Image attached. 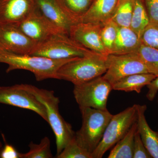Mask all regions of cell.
Returning <instances> with one entry per match:
<instances>
[{
  "label": "cell",
  "instance_id": "28",
  "mask_svg": "<svg viewBox=\"0 0 158 158\" xmlns=\"http://www.w3.org/2000/svg\"><path fill=\"white\" fill-rule=\"evenodd\" d=\"M151 156L144 146L138 130L134 138L133 158H151Z\"/></svg>",
  "mask_w": 158,
  "mask_h": 158
},
{
  "label": "cell",
  "instance_id": "5",
  "mask_svg": "<svg viewBox=\"0 0 158 158\" xmlns=\"http://www.w3.org/2000/svg\"><path fill=\"white\" fill-rule=\"evenodd\" d=\"M63 33L54 34L48 39L37 43L31 55L53 59H73L94 53Z\"/></svg>",
  "mask_w": 158,
  "mask_h": 158
},
{
  "label": "cell",
  "instance_id": "15",
  "mask_svg": "<svg viewBox=\"0 0 158 158\" xmlns=\"http://www.w3.org/2000/svg\"><path fill=\"white\" fill-rule=\"evenodd\" d=\"M118 2V0H93L90 8L81 18L79 22L104 24L111 19Z\"/></svg>",
  "mask_w": 158,
  "mask_h": 158
},
{
  "label": "cell",
  "instance_id": "20",
  "mask_svg": "<svg viewBox=\"0 0 158 158\" xmlns=\"http://www.w3.org/2000/svg\"><path fill=\"white\" fill-rule=\"evenodd\" d=\"M137 130L136 121L121 140L113 147L108 158H133L135 135Z\"/></svg>",
  "mask_w": 158,
  "mask_h": 158
},
{
  "label": "cell",
  "instance_id": "32",
  "mask_svg": "<svg viewBox=\"0 0 158 158\" xmlns=\"http://www.w3.org/2000/svg\"><path fill=\"white\" fill-rule=\"evenodd\" d=\"M3 147L2 143L1 141H0V154H1V151H2V149Z\"/></svg>",
  "mask_w": 158,
  "mask_h": 158
},
{
  "label": "cell",
  "instance_id": "27",
  "mask_svg": "<svg viewBox=\"0 0 158 158\" xmlns=\"http://www.w3.org/2000/svg\"><path fill=\"white\" fill-rule=\"evenodd\" d=\"M140 40L142 44L158 49V23L150 21Z\"/></svg>",
  "mask_w": 158,
  "mask_h": 158
},
{
  "label": "cell",
  "instance_id": "26",
  "mask_svg": "<svg viewBox=\"0 0 158 158\" xmlns=\"http://www.w3.org/2000/svg\"><path fill=\"white\" fill-rule=\"evenodd\" d=\"M56 156L57 158H91V154L77 144L75 136Z\"/></svg>",
  "mask_w": 158,
  "mask_h": 158
},
{
  "label": "cell",
  "instance_id": "13",
  "mask_svg": "<svg viewBox=\"0 0 158 158\" xmlns=\"http://www.w3.org/2000/svg\"><path fill=\"white\" fill-rule=\"evenodd\" d=\"M36 7V0H0V23L17 25Z\"/></svg>",
  "mask_w": 158,
  "mask_h": 158
},
{
  "label": "cell",
  "instance_id": "11",
  "mask_svg": "<svg viewBox=\"0 0 158 158\" xmlns=\"http://www.w3.org/2000/svg\"><path fill=\"white\" fill-rule=\"evenodd\" d=\"M16 26L37 43L44 41L54 34H64L42 14L37 6L34 11Z\"/></svg>",
  "mask_w": 158,
  "mask_h": 158
},
{
  "label": "cell",
  "instance_id": "21",
  "mask_svg": "<svg viewBox=\"0 0 158 158\" xmlns=\"http://www.w3.org/2000/svg\"><path fill=\"white\" fill-rule=\"evenodd\" d=\"M149 22V18L144 0H135L130 27L141 38L144 30Z\"/></svg>",
  "mask_w": 158,
  "mask_h": 158
},
{
  "label": "cell",
  "instance_id": "2",
  "mask_svg": "<svg viewBox=\"0 0 158 158\" xmlns=\"http://www.w3.org/2000/svg\"><path fill=\"white\" fill-rule=\"evenodd\" d=\"M22 85L25 90L34 94L45 107L48 123L56 137L58 155L75 136L71 125L65 121L59 112V98L55 96L53 90L41 89L28 84H22Z\"/></svg>",
  "mask_w": 158,
  "mask_h": 158
},
{
  "label": "cell",
  "instance_id": "22",
  "mask_svg": "<svg viewBox=\"0 0 158 158\" xmlns=\"http://www.w3.org/2000/svg\"><path fill=\"white\" fill-rule=\"evenodd\" d=\"M135 0H118L111 19L119 27H130Z\"/></svg>",
  "mask_w": 158,
  "mask_h": 158
},
{
  "label": "cell",
  "instance_id": "31",
  "mask_svg": "<svg viewBox=\"0 0 158 158\" xmlns=\"http://www.w3.org/2000/svg\"><path fill=\"white\" fill-rule=\"evenodd\" d=\"M146 86L148 89L146 97L150 101H152L155 98L158 91V76L156 77Z\"/></svg>",
  "mask_w": 158,
  "mask_h": 158
},
{
  "label": "cell",
  "instance_id": "16",
  "mask_svg": "<svg viewBox=\"0 0 158 158\" xmlns=\"http://www.w3.org/2000/svg\"><path fill=\"white\" fill-rule=\"evenodd\" d=\"M36 2L42 14L63 33L69 35V29L73 24L55 0H36Z\"/></svg>",
  "mask_w": 158,
  "mask_h": 158
},
{
  "label": "cell",
  "instance_id": "24",
  "mask_svg": "<svg viewBox=\"0 0 158 158\" xmlns=\"http://www.w3.org/2000/svg\"><path fill=\"white\" fill-rule=\"evenodd\" d=\"M135 53L149 68L151 73L158 76V49L141 44Z\"/></svg>",
  "mask_w": 158,
  "mask_h": 158
},
{
  "label": "cell",
  "instance_id": "6",
  "mask_svg": "<svg viewBox=\"0 0 158 158\" xmlns=\"http://www.w3.org/2000/svg\"><path fill=\"white\" fill-rule=\"evenodd\" d=\"M136 104L113 115L105 130L101 141L91 154V158H102L128 131L137 120Z\"/></svg>",
  "mask_w": 158,
  "mask_h": 158
},
{
  "label": "cell",
  "instance_id": "14",
  "mask_svg": "<svg viewBox=\"0 0 158 158\" xmlns=\"http://www.w3.org/2000/svg\"><path fill=\"white\" fill-rule=\"evenodd\" d=\"M136 108L137 130L142 142L152 157L158 158V131H153L148 123L145 116L147 106L136 104Z\"/></svg>",
  "mask_w": 158,
  "mask_h": 158
},
{
  "label": "cell",
  "instance_id": "29",
  "mask_svg": "<svg viewBox=\"0 0 158 158\" xmlns=\"http://www.w3.org/2000/svg\"><path fill=\"white\" fill-rule=\"evenodd\" d=\"M150 21L158 23V0H144Z\"/></svg>",
  "mask_w": 158,
  "mask_h": 158
},
{
  "label": "cell",
  "instance_id": "17",
  "mask_svg": "<svg viewBox=\"0 0 158 158\" xmlns=\"http://www.w3.org/2000/svg\"><path fill=\"white\" fill-rule=\"evenodd\" d=\"M141 44L140 38L130 27H118L117 37L111 54L135 53Z\"/></svg>",
  "mask_w": 158,
  "mask_h": 158
},
{
  "label": "cell",
  "instance_id": "12",
  "mask_svg": "<svg viewBox=\"0 0 158 158\" xmlns=\"http://www.w3.org/2000/svg\"><path fill=\"white\" fill-rule=\"evenodd\" d=\"M102 25L79 22L70 27L69 36L85 47L105 56L109 55L102 42L101 32Z\"/></svg>",
  "mask_w": 158,
  "mask_h": 158
},
{
  "label": "cell",
  "instance_id": "30",
  "mask_svg": "<svg viewBox=\"0 0 158 158\" xmlns=\"http://www.w3.org/2000/svg\"><path fill=\"white\" fill-rule=\"evenodd\" d=\"M1 158H21V153L18 152L14 146L5 143L0 154Z\"/></svg>",
  "mask_w": 158,
  "mask_h": 158
},
{
  "label": "cell",
  "instance_id": "18",
  "mask_svg": "<svg viewBox=\"0 0 158 158\" xmlns=\"http://www.w3.org/2000/svg\"><path fill=\"white\" fill-rule=\"evenodd\" d=\"M157 76L152 73H138L129 76L112 85L113 90L125 92L135 91L138 94Z\"/></svg>",
  "mask_w": 158,
  "mask_h": 158
},
{
  "label": "cell",
  "instance_id": "4",
  "mask_svg": "<svg viewBox=\"0 0 158 158\" xmlns=\"http://www.w3.org/2000/svg\"><path fill=\"white\" fill-rule=\"evenodd\" d=\"M106 57L94 53L72 60L59 69V80L77 85L102 76L107 70Z\"/></svg>",
  "mask_w": 158,
  "mask_h": 158
},
{
  "label": "cell",
  "instance_id": "9",
  "mask_svg": "<svg viewBox=\"0 0 158 158\" xmlns=\"http://www.w3.org/2000/svg\"><path fill=\"white\" fill-rule=\"evenodd\" d=\"M0 103L34 111L48 123L44 106L34 94L23 88L22 84L0 86Z\"/></svg>",
  "mask_w": 158,
  "mask_h": 158
},
{
  "label": "cell",
  "instance_id": "7",
  "mask_svg": "<svg viewBox=\"0 0 158 158\" xmlns=\"http://www.w3.org/2000/svg\"><path fill=\"white\" fill-rule=\"evenodd\" d=\"M112 85L102 76L81 85H74L73 94L79 108L106 110Z\"/></svg>",
  "mask_w": 158,
  "mask_h": 158
},
{
  "label": "cell",
  "instance_id": "8",
  "mask_svg": "<svg viewBox=\"0 0 158 158\" xmlns=\"http://www.w3.org/2000/svg\"><path fill=\"white\" fill-rule=\"evenodd\" d=\"M107 70L102 76L111 85L129 76L151 73L149 68L136 53L109 54L106 57Z\"/></svg>",
  "mask_w": 158,
  "mask_h": 158
},
{
  "label": "cell",
  "instance_id": "1",
  "mask_svg": "<svg viewBox=\"0 0 158 158\" xmlns=\"http://www.w3.org/2000/svg\"><path fill=\"white\" fill-rule=\"evenodd\" d=\"M76 58L57 60L35 55L17 54L0 51V63L8 65L6 73L17 69L29 71L34 74L38 81L48 79L59 80L58 72L59 69Z\"/></svg>",
  "mask_w": 158,
  "mask_h": 158
},
{
  "label": "cell",
  "instance_id": "25",
  "mask_svg": "<svg viewBox=\"0 0 158 158\" xmlns=\"http://www.w3.org/2000/svg\"><path fill=\"white\" fill-rule=\"evenodd\" d=\"M118 26L111 19L102 26L101 37L102 42L108 53L112 52L117 37Z\"/></svg>",
  "mask_w": 158,
  "mask_h": 158
},
{
  "label": "cell",
  "instance_id": "23",
  "mask_svg": "<svg viewBox=\"0 0 158 158\" xmlns=\"http://www.w3.org/2000/svg\"><path fill=\"white\" fill-rule=\"evenodd\" d=\"M49 138L44 137L39 144L30 142L29 151L25 153H21V158H52L53 157L51 150Z\"/></svg>",
  "mask_w": 158,
  "mask_h": 158
},
{
  "label": "cell",
  "instance_id": "3",
  "mask_svg": "<svg viewBox=\"0 0 158 158\" xmlns=\"http://www.w3.org/2000/svg\"><path fill=\"white\" fill-rule=\"evenodd\" d=\"M80 109L82 116V126L75 133V138L81 147L91 154L101 141L113 115L108 110L90 107Z\"/></svg>",
  "mask_w": 158,
  "mask_h": 158
},
{
  "label": "cell",
  "instance_id": "33",
  "mask_svg": "<svg viewBox=\"0 0 158 158\" xmlns=\"http://www.w3.org/2000/svg\"></svg>",
  "mask_w": 158,
  "mask_h": 158
},
{
  "label": "cell",
  "instance_id": "10",
  "mask_svg": "<svg viewBox=\"0 0 158 158\" xmlns=\"http://www.w3.org/2000/svg\"><path fill=\"white\" fill-rule=\"evenodd\" d=\"M37 43L26 35L17 26L0 23V51L31 55Z\"/></svg>",
  "mask_w": 158,
  "mask_h": 158
},
{
  "label": "cell",
  "instance_id": "19",
  "mask_svg": "<svg viewBox=\"0 0 158 158\" xmlns=\"http://www.w3.org/2000/svg\"><path fill=\"white\" fill-rule=\"evenodd\" d=\"M73 24L80 22L93 0H55Z\"/></svg>",
  "mask_w": 158,
  "mask_h": 158
}]
</instances>
